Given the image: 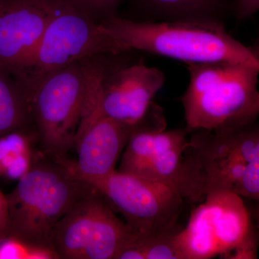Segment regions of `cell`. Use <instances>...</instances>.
<instances>
[{
    "label": "cell",
    "mask_w": 259,
    "mask_h": 259,
    "mask_svg": "<svg viewBox=\"0 0 259 259\" xmlns=\"http://www.w3.org/2000/svg\"><path fill=\"white\" fill-rule=\"evenodd\" d=\"M174 241L181 259L257 258L250 213L243 199L231 191L206 194Z\"/></svg>",
    "instance_id": "5"
},
{
    "label": "cell",
    "mask_w": 259,
    "mask_h": 259,
    "mask_svg": "<svg viewBox=\"0 0 259 259\" xmlns=\"http://www.w3.org/2000/svg\"><path fill=\"white\" fill-rule=\"evenodd\" d=\"M102 30L127 50L190 63L228 61L259 67L258 52L232 37L223 22L148 21L112 15Z\"/></svg>",
    "instance_id": "1"
},
{
    "label": "cell",
    "mask_w": 259,
    "mask_h": 259,
    "mask_svg": "<svg viewBox=\"0 0 259 259\" xmlns=\"http://www.w3.org/2000/svg\"><path fill=\"white\" fill-rule=\"evenodd\" d=\"M259 0H233L232 11L237 21L248 20L258 11Z\"/></svg>",
    "instance_id": "18"
},
{
    "label": "cell",
    "mask_w": 259,
    "mask_h": 259,
    "mask_svg": "<svg viewBox=\"0 0 259 259\" xmlns=\"http://www.w3.org/2000/svg\"><path fill=\"white\" fill-rule=\"evenodd\" d=\"M135 130L136 125L107 117L101 105L85 112L75 138L77 159L71 163L75 175L91 184L115 171Z\"/></svg>",
    "instance_id": "9"
},
{
    "label": "cell",
    "mask_w": 259,
    "mask_h": 259,
    "mask_svg": "<svg viewBox=\"0 0 259 259\" xmlns=\"http://www.w3.org/2000/svg\"><path fill=\"white\" fill-rule=\"evenodd\" d=\"M36 158L20 177L15 190L6 195L8 236L54 250V226L93 186L75 175L71 163H59L42 153Z\"/></svg>",
    "instance_id": "3"
},
{
    "label": "cell",
    "mask_w": 259,
    "mask_h": 259,
    "mask_svg": "<svg viewBox=\"0 0 259 259\" xmlns=\"http://www.w3.org/2000/svg\"><path fill=\"white\" fill-rule=\"evenodd\" d=\"M190 83L181 102L188 133L235 131L256 122L259 67L214 61L187 64Z\"/></svg>",
    "instance_id": "2"
},
{
    "label": "cell",
    "mask_w": 259,
    "mask_h": 259,
    "mask_svg": "<svg viewBox=\"0 0 259 259\" xmlns=\"http://www.w3.org/2000/svg\"><path fill=\"white\" fill-rule=\"evenodd\" d=\"M133 235L93 186L54 226L53 249L59 259H116Z\"/></svg>",
    "instance_id": "7"
},
{
    "label": "cell",
    "mask_w": 259,
    "mask_h": 259,
    "mask_svg": "<svg viewBox=\"0 0 259 259\" xmlns=\"http://www.w3.org/2000/svg\"><path fill=\"white\" fill-rule=\"evenodd\" d=\"M30 122V104L23 86L0 66V136L23 128Z\"/></svg>",
    "instance_id": "14"
},
{
    "label": "cell",
    "mask_w": 259,
    "mask_h": 259,
    "mask_svg": "<svg viewBox=\"0 0 259 259\" xmlns=\"http://www.w3.org/2000/svg\"><path fill=\"white\" fill-rule=\"evenodd\" d=\"M129 52L102 30L101 25L66 0H59L40 40L13 75L30 97L49 75L70 64L98 55Z\"/></svg>",
    "instance_id": "4"
},
{
    "label": "cell",
    "mask_w": 259,
    "mask_h": 259,
    "mask_svg": "<svg viewBox=\"0 0 259 259\" xmlns=\"http://www.w3.org/2000/svg\"><path fill=\"white\" fill-rule=\"evenodd\" d=\"M140 20L223 22L233 0H127Z\"/></svg>",
    "instance_id": "13"
},
{
    "label": "cell",
    "mask_w": 259,
    "mask_h": 259,
    "mask_svg": "<svg viewBox=\"0 0 259 259\" xmlns=\"http://www.w3.org/2000/svg\"><path fill=\"white\" fill-rule=\"evenodd\" d=\"M231 192L241 198L258 201L259 158L247 163L244 171L233 186Z\"/></svg>",
    "instance_id": "16"
},
{
    "label": "cell",
    "mask_w": 259,
    "mask_h": 259,
    "mask_svg": "<svg viewBox=\"0 0 259 259\" xmlns=\"http://www.w3.org/2000/svg\"><path fill=\"white\" fill-rule=\"evenodd\" d=\"M0 259H59L54 250L35 246L15 237L0 240Z\"/></svg>",
    "instance_id": "15"
},
{
    "label": "cell",
    "mask_w": 259,
    "mask_h": 259,
    "mask_svg": "<svg viewBox=\"0 0 259 259\" xmlns=\"http://www.w3.org/2000/svg\"><path fill=\"white\" fill-rule=\"evenodd\" d=\"M9 235V208L6 195L0 190V240Z\"/></svg>",
    "instance_id": "19"
},
{
    "label": "cell",
    "mask_w": 259,
    "mask_h": 259,
    "mask_svg": "<svg viewBox=\"0 0 259 259\" xmlns=\"http://www.w3.org/2000/svg\"><path fill=\"white\" fill-rule=\"evenodd\" d=\"M59 0H0V66L12 74L36 47Z\"/></svg>",
    "instance_id": "11"
},
{
    "label": "cell",
    "mask_w": 259,
    "mask_h": 259,
    "mask_svg": "<svg viewBox=\"0 0 259 259\" xmlns=\"http://www.w3.org/2000/svg\"><path fill=\"white\" fill-rule=\"evenodd\" d=\"M135 235H176L184 199L161 182L115 170L92 182Z\"/></svg>",
    "instance_id": "8"
},
{
    "label": "cell",
    "mask_w": 259,
    "mask_h": 259,
    "mask_svg": "<svg viewBox=\"0 0 259 259\" xmlns=\"http://www.w3.org/2000/svg\"><path fill=\"white\" fill-rule=\"evenodd\" d=\"M88 59L49 75L29 97L42 153L59 163H69L68 153L84 112L88 90Z\"/></svg>",
    "instance_id": "6"
},
{
    "label": "cell",
    "mask_w": 259,
    "mask_h": 259,
    "mask_svg": "<svg viewBox=\"0 0 259 259\" xmlns=\"http://www.w3.org/2000/svg\"><path fill=\"white\" fill-rule=\"evenodd\" d=\"M165 83L163 71L135 64L119 67L109 64L101 83V107L107 117L135 126L147 112Z\"/></svg>",
    "instance_id": "10"
},
{
    "label": "cell",
    "mask_w": 259,
    "mask_h": 259,
    "mask_svg": "<svg viewBox=\"0 0 259 259\" xmlns=\"http://www.w3.org/2000/svg\"><path fill=\"white\" fill-rule=\"evenodd\" d=\"M68 3L100 23L112 15L124 0H66Z\"/></svg>",
    "instance_id": "17"
},
{
    "label": "cell",
    "mask_w": 259,
    "mask_h": 259,
    "mask_svg": "<svg viewBox=\"0 0 259 259\" xmlns=\"http://www.w3.org/2000/svg\"><path fill=\"white\" fill-rule=\"evenodd\" d=\"M189 145L198 161L206 194L231 191L244 171L246 162L232 151L223 133L199 131Z\"/></svg>",
    "instance_id": "12"
}]
</instances>
